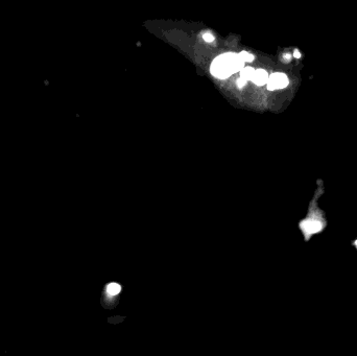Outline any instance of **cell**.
Listing matches in <instances>:
<instances>
[{"label": "cell", "instance_id": "obj_1", "mask_svg": "<svg viewBox=\"0 0 357 356\" xmlns=\"http://www.w3.org/2000/svg\"><path fill=\"white\" fill-rule=\"evenodd\" d=\"M244 68V63L237 53H224L217 57L211 65V73L217 79H227L230 75L240 72Z\"/></svg>", "mask_w": 357, "mask_h": 356}, {"label": "cell", "instance_id": "obj_2", "mask_svg": "<svg viewBox=\"0 0 357 356\" xmlns=\"http://www.w3.org/2000/svg\"><path fill=\"white\" fill-rule=\"evenodd\" d=\"M122 291V286L117 282H110L105 285L102 297V304L107 309L114 308Z\"/></svg>", "mask_w": 357, "mask_h": 356}, {"label": "cell", "instance_id": "obj_3", "mask_svg": "<svg viewBox=\"0 0 357 356\" xmlns=\"http://www.w3.org/2000/svg\"><path fill=\"white\" fill-rule=\"evenodd\" d=\"M299 226L303 232L305 240L308 241L312 235L318 234V233L322 232L326 225L318 218H307L301 221Z\"/></svg>", "mask_w": 357, "mask_h": 356}, {"label": "cell", "instance_id": "obj_4", "mask_svg": "<svg viewBox=\"0 0 357 356\" xmlns=\"http://www.w3.org/2000/svg\"><path fill=\"white\" fill-rule=\"evenodd\" d=\"M267 89L270 91H274V90H278V89H283L285 87H287L288 85V79L287 76L284 73H273L272 75H270L269 82H267Z\"/></svg>", "mask_w": 357, "mask_h": 356}, {"label": "cell", "instance_id": "obj_5", "mask_svg": "<svg viewBox=\"0 0 357 356\" xmlns=\"http://www.w3.org/2000/svg\"><path fill=\"white\" fill-rule=\"evenodd\" d=\"M269 79H270V75L265 70L257 69V70H255V73H254L251 81L257 86H263V85L267 84Z\"/></svg>", "mask_w": 357, "mask_h": 356}, {"label": "cell", "instance_id": "obj_6", "mask_svg": "<svg viewBox=\"0 0 357 356\" xmlns=\"http://www.w3.org/2000/svg\"><path fill=\"white\" fill-rule=\"evenodd\" d=\"M255 73V70L253 67H244L241 71H240V79L244 80V81H251L252 77Z\"/></svg>", "mask_w": 357, "mask_h": 356}, {"label": "cell", "instance_id": "obj_7", "mask_svg": "<svg viewBox=\"0 0 357 356\" xmlns=\"http://www.w3.org/2000/svg\"><path fill=\"white\" fill-rule=\"evenodd\" d=\"M238 55H239L240 60H241L243 63H245V62H253L254 59H255L253 54H251V53H249V52H245V51H242V52L238 53Z\"/></svg>", "mask_w": 357, "mask_h": 356}, {"label": "cell", "instance_id": "obj_8", "mask_svg": "<svg viewBox=\"0 0 357 356\" xmlns=\"http://www.w3.org/2000/svg\"><path fill=\"white\" fill-rule=\"evenodd\" d=\"M204 40H205L206 42L211 43V42L214 41V37L212 36V34H210V32H206V34L204 35Z\"/></svg>", "mask_w": 357, "mask_h": 356}, {"label": "cell", "instance_id": "obj_9", "mask_svg": "<svg viewBox=\"0 0 357 356\" xmlns=\"http://www.w3.org/2000/svg\"><path fill=\"white\" fill-rule=\"evenodd\" d=\"M245 84H247V81L240 79V77L237 80V87L238 88H243L245 86Z\"/></svg>", "mask_w": 357, "mask_h": 356}, {"label": "cell", "instance_id": "obj_10", "mask_svg": "<svg viewBox=\"0 0 357 356\" xmlns=\"http://www.w3.org/2000/svg\"><path fill=\"white\" fill-rule=\"evenodd\" d=\"M294 55H295V58H297V59H299L300 57H301V53L298 51V50H295V53H294Z\"/></svg>", "mask_w": 357, "mask_h": 356}, {"label": "cell", "instance_id": "obj_11", "mask_svg": "<svg viewBox=\"0 0 357 356\" xmlns=\"http://www.w3.org/2000/svg\"><path fill=\"white\" fill-rule=\"evenodd\" d=\"M284 60H285V62H288L289 60H291V55H289V54H285V55H284Z\"/></svg>", "mask_w": 357, "mask_h": 356}, {"label": "cell", "instance_id": "obj_12", "mask_svg": "<svg viewBox=\"0 0 357 356\" xmlns=\"http://www.w3.org/2000/svg\"><path fill=\"white\" fill-rule=\"evenodd\" d=\"M352 243H353V246H354V247H355V248H356V249H357V239H356V240H355V241H353V242H352Z\"/></svg>", "mask_w": 357, "mask_h": 356}]
</instances>
